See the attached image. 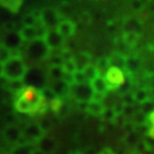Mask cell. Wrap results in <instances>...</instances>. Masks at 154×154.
<instances>
[{"label": "cell", "instance_id": "obj_1", "mask_svg": "<svg viewBox=\"0 0 154 154\" xmlns=\"http://www.w3.org/2000/svg\"><path fill=\"white\" fill-rule=\"evenodd\" d=\"M47 102L45 100L41 90L34 89L32 87H24L16 94L15 109L20 113L24 114H41L47 110Z\"/></svg>", "mask_w": 154, "mask_h": 154}, {"label": "cell", "instance_id": "obj_2", "mask_svg": "<svg viewBox=\"0 0 154 154\" xmlns=\"http://www.w3.org/2000/svg\"><path fill=\"white\" fill-rule=\"evenodd\" d=\"M28 72V66L20 55H13L9 61L2 65V78L8 82L23 81Z\"/></svg>", "mask_w": 154, "mask_h": 154}, {"label": "cell", "instance_id": "obj_3", "mask_svg": "<svg viewBox=\"0 0 154 154\" xmlns=\"http://www.w3.org/2000/svg\"><path fill=\"white\" fill-rule=\"evenodd\" d=\"M50 54L49 48L45 42L44 39H38L29 42L25 48V55L30 61L41 62L46 60Z\"/></svg>", "mask_w": 154, "mask_h": 154}, {"label": "cell", "instance_id": "obj_4", "mask_svg": "<svg viewBox=\"0 0 154 154\" xmlns=\"http://www.w3.org/2000/svg\"><path fill=\"white\" fill-rule=\"evenodd\" d=\"M69 95L72 98L80 103H89L94 98L93 87L90 82H81V83H71Z\"/></svg>", "mask_w": 154, "mask_h": 154}, {"label": "cell", "instance_id": "obj_5", "mask_svg": "<svg viewBox=\"0 0 154 154\" xmlns=\"http://www.w3.org/2000/svg\"><path fill=\"white\" fill-rule=\"evenodd\" d=\"M47 73H45L41 69L38 67L28 69V72L23 79V81L26 82V87H32L38 90H42L47 87Z\"/></svg>", "mask_w": 154, "mask_h": 154}, {"label": "cell", "instance_id": "obj_6", "mask_svg": "<svg viewBox=\"0 0 154 154\" xmlns=\"http://www.w3.org/2000/svg\"><path fill=\"white\" fill-rule=\"evenodd\" d=\"M39 22L47 31L48 30H56L61 22V14L57 9L53 7H45L39 13Z\"/></svg>", "mask_w": 154, "mask_h": 154}, {"label": "cell", "instance_id": "obj_7", "mask_svg": "<svg viewBox=\"0 0 154 154\" xmlns=\"http://www.w3.org/2000/svg\"><path fill=\"white\" fill-rule=\"evenodd\" d=\"M45 135L46 134L41 129V127L35 122L29 123L24 129H22V140H24V143L29 145H34V144L37 145Z\"/></svg>", "mask_w": 154, "mask_h": 154}, {"label": "cell", "instance_id": "obj_8", "mask_svg": "<svg viewBox=\"0 0 154 154\" xmlns=\"http://www.w3.org/2000/svg\"><path fill=\"white\" fill-rule=\"evenodd\" d=\"M47 30L39 24L37 26H23L20 31V34L22 37L24 42H31L38 39H44Z\"/></svg>", "mask_w": 154, "mask_h": 154}, {"label": "cell", "instance_id": "obj_9", "mask_svg": "<svg viewBox=\"0 0 154 154\" xmlns=\"http://www.w3.org/2000/svg\"><path fill=\"white\" fill-rule=\"evenodd\" d=\"M105 80L110 87V90L112 89H116L125 82V74L122 70L118 69V67H113L111 66L107 71L105 72Z\"/></svg>", "mask_w": 154, "mask_h": 154}, {"label": "cell", "instance_id": "obj_10", "mask_svg": "<svg viewBox=\"0 0 154 154\" xmlns=\"http://www.w3.org/2000/svg\"><path fill=\"white\" fill-rule=\"evenodd\" d=\"M1 44L13 53V51H16L20 49L24 44V41L20 34V31H8L4 35Z\"/></svg>", "mask_w": 154, "mask_h": 154}, {"label": "cell", "instance_id": "obj_11", "mask_svg": "<svg viewBox=\"0 0 154 154\" xmlns=\"http://www.w3.org/2000/svg\"><path fill=\"white\" fill-rule=\"evenodd\" d=\"M4 139L8 144H11L13 146H15L22 140V129L16 125H8L2 131Z\"/></svg>", "mask_w": 154, "mask_h": 154}, {"label": "cell", "instance_id": "obj_12", "mask_svg": "<svg viewBox=\"0 0 154 154\" xmlns=\"http://www.w3.org/2000/svg\"><path fill=\"white\" fill-rule=\"evenodd\" d=\"M44 40L49 50L58 49L64 45L65 39L62 37L56 30H48L44 37Z\"/></svg>", "mask_w": 154, "mask_h": 154}, {"label": "cell", "instance_id": "obj_13", "mask_svg": "<svg viewBox=\"0 0 154 154\" xmlns=\"http://www.w3.org/2000/svg\"><path fill=\"white\" fill-rule=\"evenodd\" d=\"M56 31L64 39L70 38L75 32V24L70 20H62L58 24V26L56 28Z\"/></svg>", "mask_w": 154, "mask_h": 154}, {"label": "cell", "instance_id": "obj_14", "mask_svg": "<svg viewBox=\"0 0 154 154\" xmlns=\"http://www.w3.org/2000/svg\"><path fill=\"white\" fill-rule=\"evenodd\" d=\"M49 88L53 90V93L55 94L56 97L58 98H63L64 96L69 95V90H70V83H67L64 80H60V81H53V83L49 86Z\"/></svg>", "mask_w": 154, "mask_h": 154}, {"label": "cell", "instance_id": "obj_15", "mask_svg": "<svg viewBox=\"0 0 154 154\" xmlns=\"http://www.w3.org/2000/svg\"><path fill=\"white\" fill-rule=\"evenodd\" d=\"M38 146V149L40 152H42L44 154H49V153H54L56 151V142L53 139V138L48 137L45 135L42 139L37 144Z\"/></svg>", "mask_w": 154, "mask_h": 154}, {"label": "cell", "instance_id": "obj_16", "mask_svg": "<svg viewBox=\"0 0 154 154\" xmlns=\"http://www.w3.org/2000/svg\"><path fill=\"white\" fill-rule=\"evenodd\" d=\"M91 85V87H93V90L95 95H100V96H103L104 97L105 94L107 93V91H110V87H109V85L106 82V80H105L104 77H98L97 79H95L94 81L90 82Z\"/></svg>", "mask_w": 154, "mask_h": 154}, {"label": "cell", "instance_id": "obj_17", "mask_svg": "<svg viewBox=\"0 0 154 154\" xmlns=\"http://www.w3.org/2000/svg\"><path fill=\"white\" fill-rule=\"evenodd\" d=\"M90 55L87 53H80L72 57V62L75 66L77 71H83L88 65H90Z\"/></svg>", "mask_w": 154, "mask_h": 154}, {"label": "cell", "instance_id": "obj_18", "mask_svg": "<svg viewBox=\"0 0 154 154\" xmlns=\"http://www.w3.org/2000/svg\"><path fill=\"white\" fill-rule=\"evenodd\" d=\"M139 67H140V60L138 57H135V56L126 57L125 69H123L125 71L129 72L130 74H135L139 70Z\"/></svg>", "mask_w": 154, "mask_h": 154}, {"label": "cell", "instance_id": "obj_19", "mask_svg": "<svg viewBox=\"0 0 154 154\" xmlns=\"http://www.w3.org/2000/svg\"><path fill=\"white\" fill-rule=\"evenodd\" d=\"M65 71L62 65H51L49 70L47 72V77L50 78L53 81H60V80H64L65 77Z\"/></svg>", "mask_w": 154, "mask_h": 154}, {"label": "cell", "instance_id": "obj_20", "mask_svg": "<svg viewBox=\"0 0 154 154\" xmlns=\"http://www.w3.org/2000/svg\"><path fill=\"white\" fill-rule=\"evenodd\" d=\"M86 110H87V112L90 113V114H93V116H98L103 114L105 107H104V105L102 104V102H97V100H94L93 99L91 102L87 103Z\"/></svg>", "mask_w": 154, "mask_h": 154}, {"label": "cell", "instance_id": "obj_21", "mask_svg": "<svg viewBox=\"0 0 154 154\" xmlns=\"http://www.w3.org/2000/svg\"><path fill=\"white\" fill-rule=\"evenodd\" d=\"M34 149L32 145H29L25 143H20L13 146L8 154H33Z\"/></svg>", "mask_w": 154, "mask_h": 154}, {"label": "cell", "instance_id": "obj_22", "mask_svg": "<svg viewBox=\"0 0 154 154\" xmlns=\"http://www.w3.org/2000/svg\"><path fill=\"white\" fill-rule=\"evenodd\" d=\"M83 75H85V79L87 82H91L95 79H97L98 77H100V72L98 71V69L96 67V65H93L90 64L88 65L85 70L82 71Z\"/></svg>", "mask_w": 154, "mask_h": 154}, {"label": "cell", "instance_id": "obj_23", "mask_svg": "<svg viewBox=\"0 0 154 154\" xmlns=\"http://www.w3.org/2000/svg\"><path fill=\"white\" fill-rule=\"evenodd\" d=\"M23 26H37L40 24L39 22V17L35 16L34 14H25L22 17Z\"/></svg>", "mask_w": 154, "mask_h": 154}, {"label": "cell", "instance_id": "obj_24", "mask_svg": "<svg viewBox=\"0 0 154 154\" xmlns=\"http://www.w3.org/2000/svg\"><path fill=\"white\" fill-rule=\"evenodd\" d=\"M132 96H134V100L143 103V104L149 100V91L146 89H138Z\"/></svg>", "mask_w": 154, "mask_h": 154}, {"label": "cell", "instance_id": "obj_25", "mask_svg": "<svg viewBox=\"0 0 154 154\" xmlns=\"http://www.w3.org/2000/svg\"><path fill=\"white\" fill-rule=\"evenodd\" d=\"M13 55L14 54L7 47H5L2 44H0V65L2 66L4 64H6L13 57Z\"/></svg>", "mask_w": 154, "mask_h": 154}, {"label": "cell", "instance_id": "obj_26", "mask_svg": "<svg viewBox=\"0 0 154 154\" xmlns=\"http://www.w3.org/2000/svg\"><path fill=\"white\" fill-rule=\"evenodd\" d=\"M125 26H126V30L128 33H135V34H137L138 30H140V24H139V22L136 21V20H132V18H129L127 21Z\"/></svg>", "mask_w": 154, "mask_h": 154}, {"label": "cell", "instance_id": "obj_27", "mask_svg": "<svg viewBox=\"0 0 154 154\" xmlns=\"http://www.w3.org/2000/svg\"><path fill=\"white\" fill-rule=\"evenodd\" d=\"M0 5L4 6L8 11H17V9H18L20 6H21V2H18V1H8V2H0Z\"/></svg>", "mask_w": 154, "mask_h": 154}, {"label": "cell", "instance_id": "obj_28", "mask_svg": "<svg viewBox=\"0 0 154 154\" xmlns=\"http://www.w3.org/2000/svg\"><path fill=\"white\" fill-rule=\"evenodd\" d=\"M147 123H149V134L151 137L154 138V111L149 113V119H147Z\"/></svg>", "mask_w": 154, "mask_h": 154}, {"label": "cell", "instance_id": "obj_29", "mask_svg": "<svg viewBox=\"0 0 154 154\" xmlns=\"http://www.w3.org/2000/svg\"><path fill=\"white\" fill-rule=\"evenodd\" d=\"M137 40H138V37L137 34H135V33H127L126 37H125V41L129 46H134V45L137 42Z\"/></svg>", "mask_w": 154, "mask_h": 154}, {"label": "cell", "instance_id": "obj_30", "mask_svg": "<svg viewBox=\"0 0 154 154\" xmlns=\"http://www.w3.org/2000/svg\"><path fill=\"white\" fill-rule=\"evenodd\" d=\"M99 154H113V153H112V151H110L109 149H105L103 152H100Z\"/></svg>", "mask_w": 154, "mask_h": 154}, {"label": "cell", "instance_id": "obj_31", "mask_svg": "<svg viewBox=\"0 0 154 154\" xmlns=\"http://www.w3.org/2000/svg\"><path fill=\"white\" fill-rule=\"evenodd\" d=\"M149 94H152V95L154 96V85L151 87V91H149Z\"/></svg>", "mask_w": 154, "mask_h": 154}, {"label": "cell", "instance_id": "obj_32", "mask_svg": "<svg viewBox=\"0 0 154 154\" xmlns=\"http://www.w3.org/2000/svg\"><path fill=\"white\" fill-rule=\"evenodd\" d=\"M33 154H44V153H42V152H40L39 149H34V153Z\"/></svg>", "mask_w": 154, "mask_h": 154}, {"label": "cell", "instance_id": "obj_33", "mask_svg": "<svg viewBox=\"0 0 154 154\" xmlns=\"http://www.w3.org/2000/svg\"><path fill=\"white\" fill-rule=\"evenodd\" d=\"M0 77H2V66L0 65Z\"/></svg>", "mask_w": 154, "mask_h": 154}]
</instances>
